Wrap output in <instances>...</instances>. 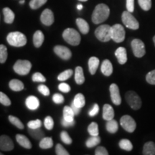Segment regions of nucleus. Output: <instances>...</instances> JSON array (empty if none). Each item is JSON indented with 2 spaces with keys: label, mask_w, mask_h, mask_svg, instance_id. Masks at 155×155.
I'll list each match as a JSON object with an SVG mask.
<instances>
[{
  "label": "nucleus",
  "mask_w": 155,
  "mask_h": 155,
  "mask_svg": "<svg viewBox=\"0 0 155 155\" xmlns=\"http://www.w3.org/2000/svg\"><path fill=\"white\" fill-rule=\"evenodd\" d=\"M114 117V110L109 104H105L103 107V119L106 121L113 119Z\"/></svg>",
  "instance_id": "obj_19"
},
{
  "label": "nucleus",
  "mask_w": 155,
  "mask_h": 155,
  "mask_svg": "<svg viewBox=\"0 0 155 155\" xmlns=\"http://www.w3.org/2000/svg\"><path fill=\"white\" fill-rule=\"evenodd\" d=\"M99 63V59L96 57H91L88 60V69L91 74L94 75L96 73Z\"/></svg>",
  "instance_id": "obj_22"
},
{
  "label": "nucleus",
  "mask_w": 155,
  "mask_h": 155,
  "mask_svg": "<svg viewBox=\"0 0 155 155\" xmlns=\"http://www.w3.org/2000/svg\"><path fill=\"white\" fill-rule=\"evenodd\" d=\"M61 124H62V125H63V127H73V126H74L75 121H68L63 118V119H62V120H61Z\"/></svg>",
  "instance_id": "obj_53"
},
{
  "label": "nucleus",
  "mask_w": 155,
  "mask_h": 155,
  "mask_svg": "<svg viewBox=\"0 0 155 155\" xmlns=\"http://www.w3.org/2000/svg\"><path fill=\"white\" fill-rule=\"evenodd\" d=\"M96 155H108V152L104 147H98L95 151Z\"/></svg>",
  "instance_id": "obj_51"
},
{
  "label": "nucleus",
  "mask_w": 155,
  "mask_h": 155,
  "mask_svg": "<svg viewBox=\"0 0 155 155\" xmlns=\"http://www.w3.org/2000/svg\"><path fill=\"white\" fill-rule=\"evenodd\" d=\"M7 40L10 45L16 48L25 46L28 42L26 36L20 32H12L9 33Z\"/></svg>",
  "instance_id": "obj_2"
},
{
  "label": "nucleus",
  "mask_w": 155,
  "mask_h": 155,
  "mask_svg": "<svg viewBox=\"0 0 155 155\" xmlns=\"http://www.w3.org/2000/svg\"><path fill=\"white\" fill-rule=\"evenodd\" d=\"M45 40L44 34L42 31L37 30L33 35V44L35 48H40Z\"/></svg>",
  "instance_id": "obj_21"
},
{
  "label": "nucleus",
  "mask_w": 155,
  "mask_h": 155,
  "mask_svg": "<svg viewBox=\"0 0 155 155\" xmlns=\"http://www.w3.org/2000/svg\"><path fill=\"white\" fill-rule=\"evenodd\" d=\"M110 94H111V101L116 106H119L121 104V97L120 95L119 87L115 83H112L109 88Z\"/></svg>",
  "instance_id": "obj_12"
},
{
  "label": "nucleus",
  "mask_w": 155,
  "mask_h": 155,
  "mask_svg": "<svg viewBox=\"0 0 155 155\" xmlns=\"http://www.w3.org/2000/svg\"><path fill=\"white\" fill-rule=\"evenodd\" d=\"M63 119L68 121H74L75 114L71 106H65L63 108Z\"/></svg>",
  "instance_id": "obj_27"
},
{
  "label": "nucleus",
  "mask_w": 155,
  "mask_h": 155,
  "mask_svg": "<svg viewBox=\"0 0 155 155\" xmlns=\"http://www.w3.org/2000/svg\"><path fill=\"white\" fill-rule=\"evenodd\" d=\"M73 73V71L71 69L66 70V71H63V73H61V74L58 76V80L60 81H65L69 79L72 76Z\"/></svg>",
  "instance_id": "obj_37"
},
{
  "label": "nucleus",
  "mask_w": 155,
  "mask_h": 155,
  "mask_svg": "<svg viewBox=\"0 0 155 155\" xmlns=\"http://www.w3.org/2000/svg\"><path fill=\"white\" fill-rule=\"evenodd\" d=\"M76 25L81 33L86 35L89 32V30H90L89 25L85 19L82 18L76 19Z\"/></svg>",
  "instance_id": "obj_23"
},
{
  "label": "nucleus",
  "mask_w": 155,
  "mask_h": 155,
  "mask_svg": "<svg viewBox=\"0 0 155 155\" xmlns=\"http://www.w3.org/2000/svg\"><path fill=\"white\" fill-rule=\"evenodd\" d=\"M121 126L127 132L132 133L137 128V123L132 117L129 115L123 116L120 119Z\"/></svg>",
  "instance_id": "obj_10"
},
{
  "label": "nucleus",
  "mask_w": 155,
  "mask_h": 155,
  "mask_svg": "<svg viewBox=\"0 0 155 155\" xmlns=\"http://www.w3.org/2000/svg\"><path fill=\"white\" fill-rule=\"evenodd\" d=\"M106 130H107L110 134H115L117 132L118 129H119V125H118V122L114 120V119L109 121H107L106 125Z\"/></svg>",
  "instance_id": "obj_28"
},
{
  "label": "nucleus",
  "mask_w": 155,
  "mask_h": 155,
  "mask_svg": "<svg viewBox=\"0 0 155 155\" xmlns=\"http://www.w3.org/2000/svg\"><path fill=\"white\" fill-rule=\"evenodd\" d=\"M142 154L144 155H155V143L153 141L145 143L143 147Z\"/></svg>",
  "instance_id": "obj_24"
},
{
  "label": "nucleus",
  "mask_w": 155,
  "mask_h": 155,
  "mask_svg": "<svg viewBox=\"0 0 155 155\" xmlns=\"http://www.w3.org/2000/svg\"><path fill=\"white\" fill-rule=\"evenodd\" d=\"M119 146L121 150L127 151V152H130L133 149V145L131 144L130 140L127 139H124L120 140L119 143Z\"/></svg>",
  "instance_id": "obj_31"
},
{
  "label": "nucleus",
  "mask_w": 155,
  "mask_h": 155,
  "mask_svg": "<svg viewBox=\"0 0 155 155\" xmlns=\"http://www.w3.org/2000/svg\"><path fill=\"white\" fill-rule=\"evenodd\" d=\"M88 131L91 136H98V126L96 122H92L88 127Z\"/></svg>",
  "instance_id": "obj_38"
},
{
  "label": "nucleus",
  "mask_w": 155,
  "mask_h": 155,
  "mask_svg": "<svg viewBox=\"0 0 155 155\" xmlns=\"http://www.w3.org/2000/svg\"><path fill=\"white\" fill-rule=\"evenodd\" d=\"M61 139L62 141H63L64 144H65L70 145L73 143L72 139L71 138V137L69 136L68 133L65 131H63L61 133Z\"/></svg>",
  "instance_id": "obj_40"
},
{
  "label": "nucleus",
  "mask_w": 155,
  "mask_h": 155,
  "mask_svg": "<svg viewBox=\"0 0 155 155\" xmlns=\"http://www.w3.org/2000/svg\"><path fill=\"white\" fill-rule=\"evenodd\" d=\"M146 81L151 85H155V70L150 71L146 75Z\"/></svg>",
  "instance_id": "obj_45"
},
{
  "label": "nucleus",
  "mask_w": 155,
  "mask_h": 155,
  "mask_svg": "<svg viewBox=\"0 0 155 155\" xmlns=\"http://www.w3.org/2000/svg\"><path fill=\"white\" fill-rule=\"evenodd\" d=\"M115 55L117 58L118 62L121 65H124L127 61V50L124 48L120 47L116 49L115 51Z\"/></svg>",
  "instance_id": "obj_16"
},
{
  "label": "nucleus",
  "mask_w": 155,
  "mask_h": 155,
  "mask_svg": "<svg viewBox=\"0 0 155 155\" xmlns=\"http://www.w3.org/2000/svg\"><path fill=\"white\" fill-rule=\"evenodd\" d=\"M71 107L72 108L73 111V112H74V114H75V116H78L79 114H80L81 108H78V106H75V104H73V102L71 103Z\"/></svg>",
  "instance_id": "obj_54"
},
{
  "label": "nucleus",
  "mask_w": 155,
  "mask_h": 155,
  "mask_svg": "<svg viewBox=\"0 0 155 155\" xmlns=\"http://www.w3.org/2000/svg\"><path fill=\"white\" fill-rule=\"evenodd\" d=\"M121 19L124 25L127 27V28L131 29V30H138L139 28V23L137 19L131 15V12L129 11L123 12L121 15Z\"/></svg>",
  "instance_id": "obj_6"
},
{
  "label": "nucleus",
  "mask_w": 155,
  "mask_h": 155,
  "mask_svg": "<svg viewBox=\"0 0 155 155\" xmlns=\"http://www.w3.org/2000/svg\"><path fill=\"white\" fill-rule=\"evenodd\" d=\"M126 7L128 11L132 13L134 11V0H127Z\"/></svg>",
  "instance_id": "obj_52"
},
{
  "label": "nucleus",
  "mask_w": 155,
  "mask_h": 155,
  "mask_svg": "<svg viewBox=\"0 0 155 155\" xmlns=\"http://www.w3.org/2000/svg\"><path fill=\"white\" fill-rule=\"evenodd\" d=\"M9 87L11 90L14 91H20L24 89V84L21 81L17 80V79H12L9 83Z\"/></svg>",
  "instance_id": "obj_25"
},
{
  "label": "nucleus",
  "mask_w": 155,
  "mask_h": 155,
  "mask_svg": "<svg viewBox=\"0 0 155 155\" xmlns=\"http://www.w3.org/2000/svg\"><path fill=\"white\" fill-rule=\"evenodd\" d=\"M25 105L30 110L35 111L38 109L40 106V101L37 97L34 96H30L26 98L25 101Z\"/></svg>",
  "instance_id": "obj_15"
},
{
  "label": "nucleus",
  "mask_w": 155,
  "mask_h": 155,
  "mask_svg": "<svg viewBox=\"0 0 155 155\" xmlns=\"http://www.w3.org/2000/svg\"><path fill=\"white\" fill-rule=\"evenodd\" d=\"M32 79L33 82H38V83H44L46 81V78L42 74L40 73H35L32 76Z\"/></svg>",
  "instance_id": "obj_41"
},
{
  "label": "nucleus",
  "mask_w": 155,
  "mask_h": 155,
  "mask_svg": "<svg viewBox=\"0 0 155 155\" xmlns=\"http://www.w3.org/2000/svg\"><path fill=\"white\" fill-rule=\"evenodd\" d=\"M0 103L4 106H9L11 105V101L9 97L3 92H0Z\"/></svg>",
  "instance_id": "obj_42"
},
{
  "label": "nucleus",
  "mask_w": 155,
  "mask_h": 155,
  "mask_svg": "<svg viewBox=\"0 0 155 155\" xmlns=\"http://www.w3.org/2000/svg\"><path fill=\"white\" fill-rule=\"evenodd\" d=\"M110 15V9L105 4H99L95 7L92 14V22L98 25L104 22Z\"/></svg>",
  "instance_id": "obj_1"
},
{
  "label": "nucleus",
  "mask_w": 155,
  "mask_h": 155,
  "mask_svg": "<svg viewBox=\"0 0 155 155\" xmlns=\"http://www.w3.org/2000/svg\"><path fill=\"white\" fill-rule=\"evenodd\" d=\"M32 63L27 60H18L15 63L13 70L15 72L20 75H26L30 72Z\"/></svg>",
  "instance_id": "obj_5"
},
{
  "label": "nucleus",
  "mask_w": 155,
  "mask_h": 155,
  "mask_svg": "<svg viewBox=\"0 0 155 155\" xmlns=\"http://www.w3.org/2000/svg\"><path fill=\"white\" fill-rule=\"evenodd\" d=\"M42 126V121L40 119H36L33 120V121H30L28 123V127L30 129H38L40 128Z\"/></svg>",
  "instance_id": "obj_44"
},
{
  "label": "nucleus",
  "mask_w": 155,
  "mask_h": 155,
  "mask_svg": "<svg viewBox=\"0 0 155 155\" xmlns=\"http://www.w3.org/2000/svg\"><path fill=\"white\" fill-rule=\"evenodd\" d=\"M28 133L30 134V136L32 137H33L35 139H37V140H41L42 138H44L45 137V133L42 131L40 128H38V129H30L29 128Z\"/></svg>",
  "instance_id": "obj_30"
},
{
  "label": "nucleus",
  "mask_w": 155,
  "mask_h": 155,
  "mask_svg": "<svg viewBox=\"0 0 155 155\" xmlns=\"http://www.w3.org/2000/svg\"><path fill=\"white\" fill-rule=\"evenodd\" d=\"M7 48L5 45H0V63L2 64L5 63L7 59Z\"/></svg>",
  "instance_id": "obj_34"
},
{
  "label": "nucleus",
  "mask_w": 155,
  "mask_h": 155,
  "mask_svg": "<svg viewBox=\"0 0 155 155\" xmlns=\"http://www.w3.org/2000/svg\"><path fill=\"white\" fill-rule=\"evenodd\" d=\"M19 3H20L21 5H23V4L25 3V0H20V2H19Z\"/></svg>",
  "instance_id": "obj_56"
},
{
  "label": "nucleus",
  "mask_w": 155,
  "mask_h": 155,
  "mask_svg": "<svg viewBox=\"0 0 155 155\" xmlns=\"http://www.w3.org/2000/svg\"><path fill=\"white\" fill-rule=\"evenodd\" d=\"M53 101L56 104H61L64 102V97L59 94H55L53 96Z\"/></svg>",
  "instance_id": "obj_48"
},
{
  "label": "nucleus",
  "mask_w": 155,
  "mask_h": 155,
  "mask_svg": "<svg viewBox=\"0 0 155 155\" xmlns=\"http://www.w3.org/2000/svg\"><path fill=\"white\" fill-rule=\"evenodd\" d=\"M101 71L105 76H110L113 73V65L108 60H104L101 64Z\"/></svg>",
  "instance_id": "obj_17"
},
{
  "label": "nucleus",
  "mask_w": 155,
  "mask_h": 155,
  "mask_svg": "<svg viewBox=\"0 0 155 155\" xmlns=\"http://www.w3.org/2000/svg\"><path fill=\"white\" fill-rule=\"evenodd\" d=\"M40 20L42 24L46 26L52 25L55 20L53 12L50 9H45L42 12L41 16H40Z\"/></svg>",
  "instance_id": "obj_14"
},
{
  "label": "nucleus",
  "mask_w": 155,
  "mask_h": 155,
  "mask_svg": "<svg viewBox=\"0 0 155 155\" xmlns=\"http://www.w3.org/2000/svg\"><path fill=\"white\" fill-rule=\"evenodd\" d=\"M79 1H80V2H87L88 0H79Z\"/></svg>",
  "instance_id": "obj_58"
},
{
  "label": "nucleus",
  "mask_w": 155,
  "mask_h": 155,
  "mask_svg": "<svg viewBox=\"0 0 155 155\" xmlns=\"http://www.w3.org/2000/svg\"><path fill=\"white\" fill-rule=\"evenodd\" d=\"M48 0H31L30 2V7L32 9H38L47 2Z\"/></svg>",
  "instance_id": "obj_36"
},
{
  "label": "nucleus",
  "mask_w": 155,
  "mask_h": 155,
  "mask_svg": "<svg viewBox=\"0 0 155 155\" xmlns=\"http://www.w3.org/2000/svg\"><path fill=\"white\" fill-rule=\"evenodd\" d=\"M98 112H99V106H98V104H94L91 109L89 111L88 114L91 117H94V116H96L98 114Z\"/></svg>",
  "instance_id": "obj_50"
},
{
  "label": "nucleus",
  "mask_w": 155,
  "mask_h": 155,
  "mask_svg": "<svg viewBox=\"0 0 155 155\" xmlns=\"http://www.w3.org/2000/svg\"><path fill=\"white\" fill-rule=\"evenodd\" d=\"M9 121L11 122V124H12L13 125L15 126L17 128H18L19 129H24V124H22V122L19 120L18 118L14 116H8Z\"/></svg>",
  "instance_id": "obj_35"
},
{
  "label": "nucleus",
  "mask_w": 155,
  "mask_h": 155,
  "mask_svg": "<svg viewBox=\"0 0 155 155\" xmlns=\"http://www.w3.org/2000/svg\"><path fill=\"white\" fill-rule=\"evenodd\" d=\"M3 15H4V20L7 24H12L14 22L15 15L12 10L9 8V7H5L3 9Z\"/></svg>",
  "instance_id": "obj_20"
},
{
  "label": "nucleus",
  "mask_w": 155,
  "mask_h": 155,
  "mask_svg": "<svg viewBox=\"0 0 155 155\" xmlns=\"http://www.w3.org/2000/svg\"><path fill=\"white\" fill-rule=\"evenodd\" d=\"M83 5H81V4H79V5H77V9H78V10H81V9H83Z\"/></svg>",
  "instance_id": "obj_55"
},
{
  "label": "nucleus",
  "mask_w": 155,
  "mask_h": 155,
  "mask_svg": "<svg viewBox=\"0 0 155 155\" xmlns=\"http://www.w3.org/2000/svg\"><path fill=\"white\" fill-rule=\"evenodd\" d=\"M141 8L144 11H149L152 7V0H138Z\"/></svg>",
  "instance_id": "obj_39"
},
{
  "label": "nucleus",
  "mask_w": 155,
  "mask_h": 155,
  "mask_svg": "<svg viewBox=\"0 0 155 155\" xmlns=\"http://www.w3.org/2000/svg\"><path fill=\"white\" fill-rule=\"evenodd\" d=\"M39 146L41 149L43 150H47L50 149L53 147V141L51 137H44L40 141Z\"/></svg>",
  "instance_id": "obj_29"
},
{
  "label": "nucleus",
  "mask_w": 155,
  "mask_h": 155,
  "mask_svg": "<svg viewBox=\"0 0 155 155\" xmlns=\"http://www.w3.org/2000/svg\"><path fill=\"white\" fill-rule=\"evenodd\" d=\"M153 42H154V45H155V35L154 36V38H153Z\"/></svg>",
  "instance_id": "obj_57"
},
{
  "label": "nucleus",
  "mask_w": 155,
  "mask_h": 155,
  "mask_svg": "<svg viewBox=\"0 0 155 155\" xmlns=\"http://www.w3.org/2000/svg\"><path fill=\"white\" fill-rule=\"evenodd\" d=\"M101 138L98 136H91L88 140L86 141V145L88 148H93L100 144Z\"/></svg>",
  "instance_id": "obj_32"
},
{
  "label": "nucleus",
  "mask_w": 155,
  "mask_h": 155,
  "mask_svg": "<svg viewBox=\"0 0 155 155\" xmlns=\"http://www.w3.org/2000/svg\"><path fill=\"white\" fill-rule=\"evenodd\" d=\"M125 30L120 24H116L111 27V39L115 42L120 43L125 40Z\"/></svg>",
  "instance_id": "obj_8"
},
{
  "label": "nucleus",
  "mask_w": 155,
  "mask_h": 155,
  "mask_svg": "<svg viewBox=\"0 0 155 155\" xmlns=\"http://www.w3.org/2000/svg\"><path fill=\"white\" fill-rule=\"evenodd\" d=\"M0 149L5 152H9L14 149V143L10 137L7 135H2L0 137Z\"/></svg>",
  "instance_id": "obj_13"
},
{
  "label": "nucleus",
  "mask_w": 155,
  "mask_h": 155,
  "mask_svg": "<svg viewBox=\"0 0 155 155\" xmlns=\"http://www.w3.org/2000/svg\"><path fill=\"white\" fill-rule=\"evenodd\" d=\"M55 152L57 155H69V153L61 144H58L55 147Z\"/></svg>",
  "instance_id": "obj_46"
},
{
  "label": "nucleus",
  "mask_w": 155,
  "mask_h": 155,
  "mask_svg": "<svg viewBox=\"0 0 155 155\" xmlns=\"http://www.w3.org/2000/svg\"><path fill=\"white\" fill-rule=\"evenodd\" d=\"M125 98L127 104L133 110H139L141 108L142 102H141V98L136 92L132 91L127 92L125 95Z\"/></svg>",
  "instance_id": "obj_7"
},
{
  "label": "nucleus",
  "mask_w": 155,
  "mask_h": 155,
  "mask_svg": "<svg viewBox=\"0 0 155 155\" xmlns=\"http://www.w3.org/2000/svg\"><path fill=\"white\" fill-rule=\"evenodd\" d=\"M54 52L58 57L64 61H68L72 57V53L71 50L63 45H56L54 48Z\"/></svg>",
  "instance_id": "obj_11"
},
{
  "label": "nucleus",
  "mask_w": 155,
  "mask_h": 155,
  "mask_svg": "<svg viewBox=\"0 0 155 155\" xmlns=\"http://www.w3.org/2000/svg\"><path fill=\"white\" fill-rule=\"evenodd\" d=\"M16 140L17 141V143H18L21 147H24L25 149H28V150L32 148V143L30 142V139H29L26 136L18 134L16 135Z\"/></svg>",
  "instance_id": "obj_18"
},
{
  "label": "nucleus",
  "mask_w": 155,
  "mask_h": 155,
  "mask_svg": "<svg viewBox=\"0 0 155 155\" xmlns=\"http://www.w3.org/2000/svg\"><path fill=\"white\" fill-rule=\"evenodd\" d=\"M63 38L65 42L71 45H78L81 42V35L75 29L67 28L63 31Z\"/></svg>",
  "instance_id": "obj_3"
},
{
  "label": "nucleus",
  "mask_w": 155,
  "mask_h": 155,
  "mask_svg": "<svg viewBox=\"0 0 155 155\" xmlns=\"http://www.w3.org/2000/svg\"><path fill=\"white\" fill-rule=\"evenodd\" d=\"M38 91L40 92V94H42V95H43V96H49L50 94L49 88H48L47 86H45V85H43V84L39 85L38 87Z\"/></svg>",
  "instance_id": "obj_47"
},
{
  "label": "nucleus",
  "mask_w": 155,
  "mask_h": 155,
  "mask_svg": "<svg viewBox=\"0 0 155 155\" xmlns=\"http://www.w3.org/2000/svg\"><path fill=\"white\" fill-rule=\"evenodd\" d=\"M58 89L63 93H68L71 91V86L68 83H62L58 86Z\"/></svg>",
  "instance_id": "obj_49"
},
{
  "label": "nucleus",
  "mask_w": 155,
  "mask_h": 155,
  "mask_svg": "<svg viewBox=\"0 0 155 155\" xmlns=\"http://www.w3.org/2000/svg\"><path fill=\"white\" fill-rule=\"evenodd\" d=\"M95 35L101 42H108L111 40V27L108 25H101L95 30Z\"/></svg>",
  "instance_id": "obj_4"
},
{
  "label": "nucleus",
  "mask_w": 155,
  "mask_h": 155,
  "mask_svg": "<svg viewBox=\"0 0 155 155\" xmlns=\"http://www.w3.org/2000/svg\"><path fill=\"white\" fill-rule=\"evenodd\" d=\"M73 104L78 108H83L86 104V100L85 97L82 94H78L75 95L74 100H73Z\"/></svg>",
  "instance_id": "obj_33"
},
{
  "label": "nucleus",
  "mask_w": 155,
  "mask_h": 155,
  "mask_svg": "<svg viewBox=\"0 0 155 155\" xmlns=\"http://www.w3.org/2000/svg\"><path fill=\"white\" fill-rule=\"evenodd\" d=\"M131 45L135 57L142 58L146 53L144 43L139 39H134L131 42Z\"/></svg>",
  "instance_id": "obj_9"
},
{
  "label": "nucleus",
  "mask_w": 155,
  "mask_h": 155,
  "mask_svg": "<svg viewBox=\"0 0 155 155\" xmlns=\"http://www.w3.org/2000/svg\"><path fill=\"white\" fill-rule=\"evenodd\" d=\"M44 125L45 127L48 130H52L54 127V121L53 118L50 116H47V117L45 119Z\"/></svg>",
  "instance_id": "obj_43"
},
{
  "label": "nucleus",
  "mask_w": 155,
  "mask_h": 155,
  "mask_svg": "<svg viewBox=\"0 0 155 155\" xmlns=\"http://www.w3.org/2000/svg\"><path fill=\"white\" fill-rule=\"evenodd\" d=\"M75 81L77 84L81 85L85 82V76L83 68L81 66L76 67L75 71Z\"/></svg>",
  "instance_id": "obj_26"
}]
</instances>
